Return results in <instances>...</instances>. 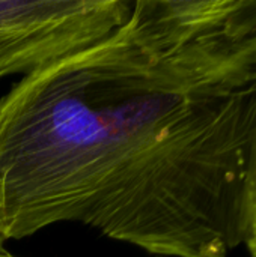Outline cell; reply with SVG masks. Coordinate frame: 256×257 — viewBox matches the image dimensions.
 <instances>
[{"instance_id": "6da1fadb", "label": "cell", "mask_w": 256, "mask_h": 257, "mask_svg": "<svg viewBox=\"0 0 256 257\" xmlns=\"http://www.w3.org/2000/svg\"><path fill=\"white\" fill-rule=\"evenodd\" d=\"M256 0H133L0 98V239L60 223L161 257L244 245Z\"/></svg>"}, {"instance_id": "3957f363", "label": "cell", "mask_w": 256, "mask_h": 257, "mask_svg": "<svg viewBox=\"0 0 256 257\" xmlns=\"http://www.w3.org/2000/svg\"><path fill=\"white\" fill-rule=\"evenodd\" d=\"M244 245L249 250L250 257H256V163L255 172H253V179H252V190H250L249 227H247V236H246Z\"/></svg>"}, {"instance_id": "277c9868", "label": "cell", "mask_w": 256, "mask_h": 257, "mask_svg": "<svg viewBox=\"0 0 256 257\" xmlns=\"http://www.w3.org/2000/svg\"><path fill=\"white\" fill-rule=\"evenodd\" d=\"M0 257H20V256H15L11 250H8V248H6V245H5V241H2V239H0Z\"/></svg>"}, {"instance_id": "7a4b0ae2", "label": "cell", "mask_w": 256, "mask_h": 257, "mask_svg": "<svg viewBox=\"0 0 256 257\" xmlns=\"http://www.w3.org/2000/svg\"><path fill=\"white\" fill-rule=\"evenodd\" d=\"M133 0H0V78L32 72L101 39Z\"/></svg>"}]
</instances>
